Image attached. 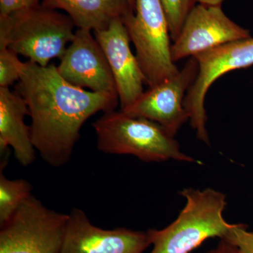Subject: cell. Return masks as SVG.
Instances as JSON below:
<instances>
[{
	"label": "cell",
	"mask_w": 253,
	"mask_h": 253,
	"mask_svg": "<svg viewBox=\"0 0 253 253\" xmlns=\"http://www.w3.org/2000/svg\"><path fill=\"white\" fill-rule=\"evenodd\" d=\"M170 32L171 39L175 41L186 17L194 7L195 0H161Z\"/></svg>",
	"instance_id": "16"
},
{
	"label": "cell",
	"mask_w": 253,
	"mask_h": 253,
	"mask_svg": "<svg viewBox=\"0 0 253 253\" xmlns=\"http://www.w3.org/2000/svg\"><path fill=\"white\" fill-rule=\"evenodd\" d=\"M16 92L27 104L33 145L42 159L54 168L69 162L82 126L96 113L115 111L116 95L86 91L73 85L54 64L23 62Z\"/></svg>",
	"instance_id": "1"
},
{
	"label": "cell",
	"mask_w": 253,
	"mask_h": 253,
	"mask_svg": "<svg viewBox=\"0 0 253 253\" xmlns=\"http://www.w3.org/2000/svg\"><path fill=\"white\" fill-rule=\"evenodd\" d=\"M224 239L234 244L241 253H253V232L245 224H236Z\"/></svg>",
	"instance_id": "18"
},
{
	"label": "cell",
	"mask_w": 253,
	"mask_h": 253,
	"mask_svg": "<svg viewBox=\"0 0 253 253\" xmlns=\"http://www.w3.org/2000/svg\"><path fill=\"white\" fill-rule=\"evenodd\" d=\"M23 65L17 54L6 46H0V87H9L19 81Z\"/></svg>",
	"instance_id": "17"
},
{
	"label": "cell",
	"mask_w": 253,
	"mask_h": 253,
	"mask_svg": "<svg viewBox=\"0 0 253 253\" xmlns=\"http://www.w3.org/2000/svg\"><path fill=\"white\" fill-rule=\"evenodd\" d=\"M251 38L249 30L226 16L221 6L195 5L179 36L173 41L171 54L174 63L218 46Z\"/></svg>",
	"instance_id": "9"
},
{
	"label": "cell",
	"mask_w": 253,
	"mask_h": 253,
	"mask_svg": "<svg viewBox=\"0 0 253 253\" xmlns=\"http://www.w3.org/2000/svg\"><path fill=\"white\" fill-rule=\"evenodd\" d=\"M194 57L199 63V73L187 91L184 106L196 137L210 145L205 107L206 95L213 83L221 76L253 66V38L227 43Z\"/></svg>",
	"instance_id": "7"
},
{
	"label": "cell",
	"mask_w": 253,
	"mask_h": 253,
	"mask_svg": "<svg viewBox=\"0 0 253 253\" xmlns=\"http://www.w3.org/2000/svg\"><path fill=\"white\" fill-rule=\"evenodd\" d=\"M128 1H129V2L130 3L131 6L134 8V0H128Z\"/></svg>",
	"instance_id": "22"
},
{
	"label": "cell",
	"mask_w": 253,
	"mask_h": 253,
	"mask_svg": "<svg viewBox=\"0 0 253 253\" xmlns=\"http://www.w3.org/2000/svg\"><path fill=\"white\" fill-rule=\"evenodd\" d=\"M0 168V226L9 220L31 196L32 185L26 179H9Z\"/></svg>",
	"instance_id": "15"
},
{
	"label": "cell",
	"mask_w": 253,
	"mask_h": 253,
	"mask_svg": "<svg viewBox=\"0 0 253 253\" xmlns=\"http://www.w3.org/2000/svg\"><path fill=\"white\" fill-rule=\"evenodd\" d=\"M104 51L116 83L121 109L132 104L144 93L145 78L130 48V38L123 19L114 20L106 29L93 32Z\"/></svg>",
	"instance_id": "12"
},
{
	"label": "cell",
	"mask_w": 253,
	"mask_h": 253,
	"mask_svg": "<svg viewBox=\"0 0 253 253\" xmlns=\"http://www.w3.org/2000/svg\"><path fill=\"white\" fill-rule=\"evenodd\" d=\"M134 10L123 21L136 49V56L149 87L179 72L171 54V36L161 0H134Z\"/></svg>",
	"instance_id": "5"
},
{
	"label": "cell",
	"mask_w": 253,
	"mask_h": 253,
	"mask_svg": "<svg viewBox=\"0 0 253 253\" xmlns=\"http://www.w3.org/2000/svg\"><path fill=\"white\" fill-rule=\"evenodd\" d=\"M26 115H29V111L22 96L9 87H0L1 156L7 155L11 148L18 162L24 167L34 162L36 151L31 126L24 121Z\"/></svg>",
	"instance_id": "13"
},
{
	"label": "cell",
	"mask_w": 253,
	"mask_h": 253,
	"mask_svg": "<svg viewBox=\"0 0 253 253\" xmlns=\"http://www.w3.org/2000/svg\"><path fill=\"white\" fill-rule=\"evenodd\" d=\"M205 253H241L239 250L225 239H220L219 244Z\"/></svg>",
	"instance_id": "20"
},
{
	"label": "cell",
	"mask_w": 253,
	"mask_h": 253,
	"mask_svg": "<svg viewBox=\"0 0 253 253\" xmlns=\"http://www.w3.org/2000/svg\"><path fill=\"white\" fill-rule=\"evenodd\" d=\"M40 0H0V16H9L39 4Z\"/></svg>",
	"instance_id": "19"
},
{
	"label": "cell",
	"mask_w": 253,
	"mask_h": 253,
	"mask_svg": "<svg viewBox=\"0 0 253 253\" xmlns=\"http://www.w3.org/2000/svg\"><path fill=\"white\" fill-rule=\"evenodd\" d=\"M96 146L102 153L131 155L146 163L179 161L201 165L184 154L179 142L158 123L123 111L105 113L92 124Z\"/></svg>",
	"instance_id": "3"
},
{
	"label": "cell",
	"mask_w": 253,
	"mask_h": 253,
	"mask_svg": "<svg viewBox=\"0 0 253 253\" xmlns=\"http://www.w3.org/2000/svg\"><path fill=\"white\" fill-rule=\"evenodd\" d=\"M199 4L210 5V6H221L225 0H195Z\"/></svg>",
	"instance_id": "21"
},
{
	"label": "cell",
	"mask_w": 253,
	"mask_h": 253,
	"mask_svg": "<svg viewBox=\"0 0 253 253\" xmlns=\"http://www.w3.org/2000/svg\"><path fill=\"white\" fill-rule=\"evenodd\" d=\"M149 246L148 231L106 230L94 225L83 210L68 213L63 253H143Z\"/></svg>",
	"instance_id": "11"
},
{
	"label": "cell",
	"mask_w": 253,
	"mask_h": 253,
	"mask_svg": "<svg viewBox=\"0 0 253 253\" xmlns=\"http://www.w3.org/2000/svg\"><path fill=\"white\" fill-rule=\"evenodd\" d=\"M42 5L63 10L78 29L93 32L106 29L114 20L134 11L128 0H42Z\"/></svg>",
	"instance_id": "14"
},
{
	"label": "cell",
	"mask_w": 253,
	"mask_h": 253,
	"mask_svg": "<svg viewBox=\"0 0 253 253\" xmlns=\"http://www.w3.org/2000/svg\"><path fill=\"white\" fill-rule=\"evenodd\" d=\"M68 223L33 195L0 226V253H63Z\"/></svg>",
	"instance_id": "6"
},
{
	"label": "cell",
	"mask_w": 253,
	"mask_h": 253,
	"mask_svg": "<svg viewBox=\"0 0 253 253\" xmlns=\"http://www.w3.org/2000/svg\"><path fill=\"white\" fill-rule=\"evenodd\" d=\"M185 205L175 220L162 229H149L150 253H190L212 238L225 239L236 224L224 217L227 205L224 193L212 188H186Z\"/></svg>",
	"instance_id": "2"
},
{
	"label": "cell",
	"mask_w": 253,
	"mask_h": 253,
	"mask_svg": "<svg viewBox=\"0 0 253 253\" xmlns=\"http://www.w3.org/2000/svg\"><path fill=\"white\" fill-rule=\"evenodd\" d=\"M68 16L42 4L0 16V46L41 66L62 56L75 36Z\"/></svg>",
	"instance_id": "4"
},
{
	"label": "cell",
	"mask_w": 253,
	"mask_h": 253,
	"mask_svg": "<svg viewBox=\"0 0 253 253\" xmlns=\"http://www.w3.org/2000/svg\"><path fill=\"white\" fill-rule=\"evenodd\" d=\"M78 29L57 66L60 76L73 85L118 96L104 51L92 33Z\"/></svg>",
	"instance_id": "10"
},
{
	"label": "cell",
	"mask_w": 253,
	"mask_h": 253,
	"mask_svg": "<svg viewBox=\"0 0 253 253\" xmlns=\"http://www.w3.org/2000/svg\"><path fill=\"white\" fill-rule=\"evenodd\" d=\"M198 73L197 60L190 57L176 75L149 87L132 104L121 110L129 116L158 123L175 137L183 125L189 121L184 106V99Z\"/></svg>",
	"instance_id": "8"
}]
</instances>
